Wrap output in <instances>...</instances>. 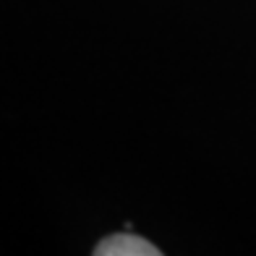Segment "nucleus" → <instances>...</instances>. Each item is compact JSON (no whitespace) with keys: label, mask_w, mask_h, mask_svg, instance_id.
I'll list each match as a JSON object with an SVG mask.
<instances>
[{"label":"nucleus","mask_w":256,"mask_h":256,"mask_svg":"<svg viewBox=\"0 0 256 256\" xmlns=\"http://www.w3.org/2000/svg\"><path fill=\"white\" fill-rule=\"evenodd\" d=\"M97 256H160V248L152 246L149 240L134 236V232H118L100 240L94 248Z\"/></svg>","instance_id":"obj_1"}]
</instances>
